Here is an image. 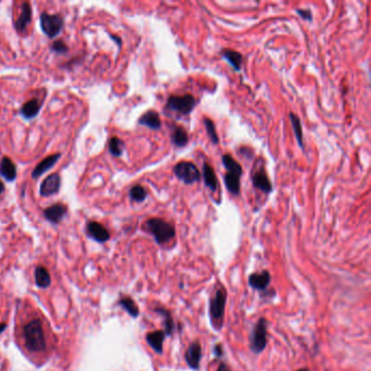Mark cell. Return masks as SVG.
Segmentation results:
<instances>
[{"instance_id":"f546056e","label":"cell","mask_w":371,"mask_h":371,"mask_svg":"<svg viewBox=\"0 0 371 371\" xmlns=\"http://www.w3.org/2000/svg\"><path fill=\"white\" fill-rule=\"evenodd\" d=\"M147 197V191L142 185H135L129 190V198L134 202L142 203Z\"/></svg>"},{"instance_id":"8fae6325","label":"cell","mask_w":371,"mask_h":371,"mask_svg":"<svg viewBox=\"0 0 371 371\" xmlns=\"http://www.w3.org/2000/svg\"><path fill=\"white\" fill-rule=\"evenodd\" d=\"M270 282H271V275H270L268 270H263L261 272L251 273L248 278L249 286L259 292L266 291Z\"/></svg>"},{"instance_id":"30bf717a","label":"cell","mask_w":371,"mask_h":371,"mask_svg":"<svg viewBox=\"0 0 371 371\" xmlns=\"http://www.w3.org/2000/svg\"><path fill=\"white\" fill-rule=\"evenodd\" d=\"M44 218L54 225H58L68 214V207L62 203H57L49 206L44 210Z\"/></svg>"},{"instance_id":"52a82bcc","label":"cell","mask_w":371,"mask_h":371,"mask_svg":"<svg viewBox=\"0 0 371 371\" xmlns=\"http://www.w3.org/2000/svg\"><path fill=\"white\" fill-rule=\"evenodd\" d=\"M176 178L183 181L185 184H194L200 179V173L197 167L193 162L181 161L174 167Z\"/></svg>"},{"instance_id":"ffe728a7","label":"cell","mask_w":371,"mask_h":371,"mask_svg":"<svg viewBox=\"0 0 371 371\" xmlns=\"http://www.w3.org/2000/svg\"><path fill=\"white\" fill-rule=\"evenodd\" d=\"M155 311L157 314L161 315L163 318V327H164L163 331L164 333H166V337H172L174 333V330H175V325H174L171 313L164 308H156Z\"/></svg>"},{"instance_id":"5b68a950","label":"cell","mask_w":371,"mask_h":371,"mask_svg":"<svg viewBox=\"0 0 371 371\" xmlns=\"http://www.w3.org/2000/svg\"><path fill=\"white\" fill-rule=\"evenodd\" d=\"M40 28L48 38H55L62 32L64 19L60 14H49L43 12L39 16Z\"/></svg>"},{"instance_id":"6da1fadb","label":"cell","mask_w":371,"mask_h":371,"mask_svg":"<svg viewBox=\"0 0 371 371\" xmlns=\"http://www.w3.org/2000/svg\"><path fill=\"white\" fill-rule=\"evenodd\" d=\"M23 338L26 349L29 352L38 353L46 349V340L43 330L42 321L39 319H33L23 328Z\"/></svg>"},{"instance_id":"e0dca14e","label":"cell","mask_w":371,"mask_h":371,"mask_svg":"<svg viewBox=\"0 0 371 371\" xmlns=\"http://www.w3.org/2000/svg\"><path fill=\"white\" fill-rule=\"evenodd\" d=\"M164 339H166V333L163 330H158L146 335V342L157 354H162Z\"/></svg>"},{"instance_id":"7a4b0ae2","label":"cell","mask_w":371,"mask_h":371,"mask_svg":"<svg viewBox=\"0 0 371 371\" xmlns=\"http://www.w3.org/2000/svg\"><path fill=\"white\" fill-rule=\"evenodd\" d=\"M144 228L147 232H149L154 237L156 243L159 245L170 242L175 237V229L171 223L162 219H158V218L147 220Z\"/></svg>"},{"instance_id":"7c38bea8","label":"cell","mask_w":371,"mask_h":371,"mask_svg":"<svg viewBox=\"0 0 371 371\" xmlns=\"http://www.w3.org/2000/svg\"><path fill=\"white\" fill-rule=\"evenodd\" d=\"M202 361V346L198 342H193L185 353V362L193 370H198Z\"/></svg>"},{"instance_id":"d4e9b609","label":"cell","mask_w":371,"mask_h":371,"mask_svg":"<svg viewBox=\"0 0 371 371\" xmlns=\"http://www.w3.org/2000/svg\"><path fill=\"white\" fill-rule=\"evenodd\" d=\"M222 56L225 57L229 63L235 69V70H240L241 64H242L243 57L240 52L232 50V49H225L222 50Z\"/></svg>"},{"instance_id":"d590c367","label":"cell","mask_w":371,"mask_h":371,"mask_svg":"<svg viewBox=\"0 0 371 371\" xmlns=\"http://www.w3.org/2000/svg\"><path fill=\"white\" fill-rule=\"evenodd\" d=\"M217 371H230V369H229V367L227 366V365L225 363H221L219 368H218Z\"/></svg>"},{"instance_id":"f35d334b","label":"cell","mask_w":371,"mask_h":371,"mask_svg":"<svg viewBox=\"0 0 371 371\" xmlns=\"http://www.w3.org/2000/svg\"><path fill=\"white\" fill-rule=\"evenodd\" d=\"M297 371H309L307 368H302V369H298Z\"/></svg>"},{"instance_id":"603a6c76","label":"cell","mask_w":371,"mask_h":371,"mask_svg":"<svg viewBox=\"0 0 371 371\" xmlns=\"http://www.w3.org/2000/svg\"><path fill=\"white\" fill-rule=\"evenodd\" d=\"M35 283L40 288H46L51 284L50 274L45 267L39 266L35 269Z\"/></svg>"},{"instance_id":"484cf974","label":"cell","mask_w":371,"mask_h":371,"mask_svg":"<svg viewBox=\"0 0 371 371\" xmlns=\"http://www.w3.org/2000/svg\"><path fill=\"white\" fill-rule=\"evenodd\" d=\"M222 162H223V164H225V167H226L228 172H234V173H239V174L242 175L243 170H242V167H241V164L230 155L223 156L222 157Z\"/></svg>"},{"instance_id":"44dd1931","label":"cell","mask_w":371,"mask_h":371,"mask_svg":"<svg viewBox=\"0 0 371 371\" xmlns=\"http://www.w3.org/2000/svg\"><path fill=\"white\" fill-rule=\"evenodd\" d=\"M241 174L234 173V172H227L225 176V182L228 191L233 194V195H239L240 190H241V184H240V179Z\"/></svg>"},{"instance_id":"277c9868","label":"cell","mask_w":371,"mask_h":371,"mask_svg":"<svg viewBox=\"0 0 371 371\" xmlns=\"http://www.w3.org/2000/svg\"><path fill=\"white\" fill-rule=\"evenodd\" d=\"M267 321L260 318L252 329L249 337V347L254 354H260L267 346Z\"/></svg>"},{"instance_id":"4316f807","label":"cell","mask_w":371,"mask_h":371,"mask_svg":"<svg viewBox=\"0 0 371 371\" xmlns=\"http://www.w3.org/2000/svg\"><path fill=\"white\" fill-rule=\"evenodd\" d=\"M172 142L178 147H184L187 144L188 135L183 127H175L172 133Z\"/></svg>"},{"instance_id":"9c48e42d","label":"cell","mask_w":371,"mask_h":371,"mask_svg":"<svg viewBox=\"0 0 371 371\" xmlns=\"http://www.w3.org/2000/svg\"><path fill=\"white\" fill-rule=\"evenodd\" d=\"M87 237L96 241L98 243H106L110 239V233L102 223L96 221H90L86 225Z\"/></svg>"},{"instance_id":"5bb4252c","label":"cell","mask_w":371,"mask_h":371,"mask_svg":"<svg viewBox=\"0 0 371 371\" xmlns=\"http://www.w3.org/2000/svg\"><path fill=\"white\" fill-rule=\"evenodd\" d=\"M32 21V7L31 3L25 1L21 5V12L17 16V20L15 22V28L19 33H24L27 25Z\"/></svg>"},{"instance_id":"4fadbf2b","label":"cell","mask_w":371,"mask_h":371,"mask_svg":"<svg viewBox=\"0 0 371 371\" xmlns=\"http://www.w3.org/2000/svg\"><path fill=\"white\" fill-rule=\"evenodd\" d=\"M60 158H61L60 152H57V154L50 155L47 158H45L44 160L40 161L37 166L34 168V170L32 171V179L35 180V179H38L39 176H42L45 172H47L48 170H50L52 167H54Z\"/></svg>"},{"instance_id":"8d00e7d4","label":"cell","mask_w":371,"mask_h":371,"mask_svg":"<svg viewBox=\"0 0 371 371\" xmlns=\"http://www.w3.org/2000/svg\"><path fill=\"white\" fill-rule=\"evenodd\" d=\"M4 190H5V186H4V184L2 183V181L0 180V195H1V194L4 192Z\"/></svg>"},{"instance_id":"d6986e66","label":"cell","mask_w":371,"mask_h":371,"mask_svg":"<svg viewBox=\"0 0 371 371\" xmlns=\"http://www.w3.org/2000/svg\"><path fill=\"white\" fill-rule=\"evenodd\" d=\"M252 184L258 190H260L264 193H270L272 191L271 182L268 179L267 174L263 171H258L252 175Z\"/></svg>"},{"instance_id":"83f0119b","label":"cell","mask_w":371,"mask_h":371,"mask_svg":"<svg viewBox=\"0 0 371 371\" xmlns=\"http://www.w3.org/2000/svg\"><path fill=\"white\" fill-rule=\"evenodd\" d=\"M109 152L114 157H120L123 154V147H124V143L121 140L119 137L114 136L111 137L109 140Z\"/></svg>"},{"instance_id":"ac0fdd59","label":"cell","mask_w":371,"mask_h":371,"mask_svg":"<svg viewBox=\"0 0 371 371\" xmlns=\"http://www.w3.org/2000/svg\"><path fill=\"white\" fill-rule=\"evenodd\" d=\"M138 123L140 125H145L151 129H159L161 127L160 117L154 110L147 111L142 117L139 118Z\"/></svg>"},{"instance_id":"74e56055","label":"cell","mask_w":371,"mask_h":371,"mask_svg":"<svg viewBox=\"0 0 371 371\" xmlns=\"http://www.w3.org/2000/svg\"><path fill=\"white\" fill-rule=\"evenodd\" d=\"M5 328H7V325H5V323H0V334L4 331Z\"/></svg>"},{"instance_id":"3957f363","label":"cell","mask_w":371,"mask_h":371,"mask_svg":"<svg viewBox=\"0 0 371 371\" xmlns=\"http://www.w3.org/2000/svg\"><path fill=\"white\" fill-rule=\"evenodd\" d=\"M227 305V291L226 288H220L215 294L214 298L210 300L209 316L213 328L217 331L221 330L223 326V317H225Z\"/></svg>"},{"instance_id":"8992f818","label":"cell","mask_w":371,"mask_h":371,"mask_svg":"<svg viewBox=\"0 0 371 371\" xmlns=\"http://www.w3.org/2000/svg\"><path fill=\"white\" fill-rule=\"evenodd\" d=\"M196 100L192 95L184 96H170L167 102V108L179 113L181 115H190L192 110L195 108Z\"/></svg>"},{"instance_id":"d6a6232c","label":"cell","mask_w":371,"mask_h":371,"mask_svg":"<svg viewBox=\"0 0 371 371\" xmlns=\"http://www.w3.org/2000/svg\"><path fill=\"white\" fill-rule=\"evenodd\" d=\"M296 12L298 15H300L303 17L304 20H308L310 21L311 20V16H313V14H311V11L310 10H304V9H297Z\"/></svg>"},{"instance_id":"7402d4cb","label":"cell","mask_w":371,"mask_h":371,"mask_svg":"<svg viewBox=\"0 0 371 371\" xmlns=\"http://www.w3.org/2000/svg\"><path fill=\"white\" fill-rule=\"evenodd\" d=\"M203 175H204L205 185L207 186L209 190L216 192L218 188V180H217V176H216L214 169L211 168L208 163H204Z\"/></svg>"},{"instance_id":"4dcf8cb0","label":"cell","mask_w":371,"mask_h":371,"mask_svg":"<svg viewBox=\"0 0 371 371\" xmlns=\"http://www.w3.org/2000/svg\"><path fill=\"white\" fill-rule=\"evenodd\" d=\"M204 123H205L206 129H207V132H208V135H209V137L211 139V142H213L214 144L219 143V137H218V135H217L216 127H215V124L213 123V121H211L210 119H208V118H205Z\"/></svg>"},{"instance_id":"e575fe53","label":"cell","mask_w":371,"mask_h":371,"mask_svg":"<svg viewBox=\"0 0 371 371\" xmlns=\"http://www.w3.org/2000/svg\"><path fill=\"white\" fill-rule=\"evenodd\" d=\"M109 36H110V38H111V39H114V40H115V42L117 43V45H118V46H119V47H121L122 40H121V38H120L119 36H116V35H113V34H110V35H109Z\"/></svg>"},{"instance_id":"836d02e7","label":"cell","mask_w":371,"mask_h":371,"mask_svg":"<svg viewBox=\"0 0 371 371\" xmlns=\"http://www.w3.org/2000/svg\"><path fill=\"white\" fill-rule=\"evenodd\" d=\"M214 351H215L216 356H218V357H220V356L223 355V347H222L220 344H217V345L215 346Z\"/></svg>"},{"instance_id":"ba28073f","label":"cell","mask_w":371,"mask_h":371,"mask_svg":"<svg viewBox=\"0 0 371 371\" xmlns=\"http://www.w3.org/2000/svg\"><path fill=\"white\" fill-rule=\"evenodd\" d=\"M61 187V176L59 173H52L46 176L39 187V194L43 197H49L59 193Z\"/></svg>"},{"instance_id":"1f68e13d","label":"cell","mask_w":371,"mask_h":371,"mask_svg":"<svg viewBox=\"0 0 371 371\" xmlns=\"http://www.w3.org/2000/svg\"><path fill=\"white\" fill-rule=\"evenodd\" d=\"M50 49L52 52H56V54H67L69 51V47L67 44L62 42V40H55L54 43L51 44Z\"/></svg>"},{"instance_id":"2e32d148","label":"cell","mask_w":371,"mask_h":371,"mask_svg":"<svg viewBox=\"0 0 371 371\" xmlns=\"http://www.w3.org/2000/svg\"><path fill=\"white\" fill-rule=\"evenodd\" d=\"M0 175L8 182H13L16 179L17 169L14 162L9 157H3L0 160Z\"/></svg>"},{"instance_id":"f1b7e54d","label":"cell","mask_w":371,"mask_h":371,"mask_svg":"<svg viewBox=\"0 0 371 371\" xmlns=\"http://www.w3.org/2000/svg\"><path fill=\"white\" fill-rule=\"evenodd\" d=\"M290 119H291V122H292V126H293V129H294V133H295V136H296V139L298 142V145L303 148L304 143H303L302 123H300L299 118L294 114H290Z\"/></svg>"},{"instance_id":"9a60e30c","label":"cell","mask_w":371,"mask_h":371,"mask_svg":"<svg viewBox=\"0 0 371 371\" xmlns=\"http://www.w3.org/2000/svg\"><path fill=\"white\" fill-rule=\"evenodd\" d=\"M40 109H42V103H40L37 98H33L24 103V105L21 107L19 114L20 116L24 118V119L32 120L34 118L37 117Z\"/></svg>"},{"instance_id":"cb8c5ba5","label":"cell","mask_w":371,"mask_h":371,"mask_svg":"<svg viewBox=\"0 0 371 371\" xmlns=\"http://www.w3.org/2000/svg\"><path fill=\"white\" fill-rule=\"evenodd\" d=\"M119 305L121 306V307L124 309L126 313L133 317V318H137L139 316V309H138V306L136 305V303L134 302V300L131 298V297H127V296H124V297H121L119 299Z\"/></svg>"}]
</instances>
